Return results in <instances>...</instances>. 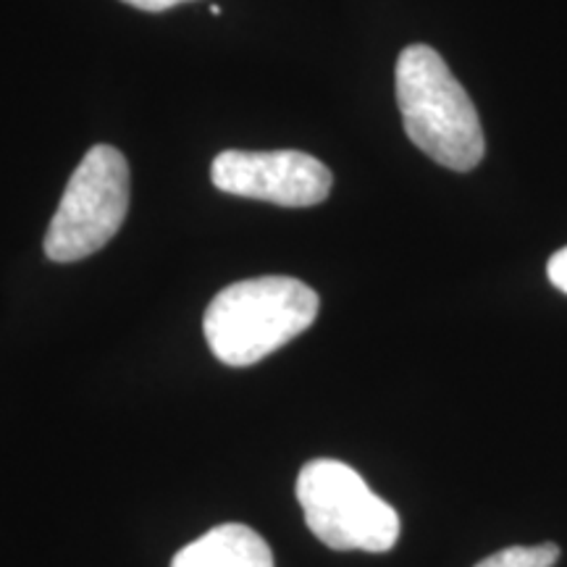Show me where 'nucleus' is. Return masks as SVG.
<instances>
[{
    "mask_svg": "<svg viewBox=\"0 0 567 567\" xmlns=\"http://www.w3.org/2000/svg\"><path fill=\"white\" fill-rule=\"evenodd\" d=\"M305 523L337 551H389L400 538V515L371 492L354 467L318 457L302 465L295 486Z\"/></svg>",
    "mask_w": 567,
    "mask_h": 567,
    "instance_id": "7ed1b4c3",
    "label": "nucleus"
},
{
    "mask_svg": "<svg viewBox=\"0 0 567 567\" xmlns=\"http://www.w3.org/2000/svg\"><path fill=\"white\" fill-rule=\"evenodd\" d=\"M557 559V544H538V547H507L481 559L476 567H555Z\"/></svg>",
    "mask_w": 567,
    "mask_h": 567,
    "instance_id": "0eeeda50",
    "label": "nucleus"
},
{
    "mask_svg": "<svg viewBox=\"0 0 567 567\" xmlns=\"http://www.w3.org/2000/svg\"><path fill=\"white\" fill-rule=\"evenodd\" d=\"M132 176L113 145L90 147L74 168L45 234V255L55 264L90 258L116 237L130 210Z\"/></svg>",
    "mask_w": 567,
    "mask_h": 567,
    "instance_id": "20e7f679",
    "label": "nucleus"
},
{
    "mask_svg": "<svg viewBox=\"0 0 567 567\" xmlns=\"http://www.w3.org/2000/svg\"><path fill=\"white\" fill-rule=\"evenodd\" d=\"M547 276H549V281L559 289V292L567 295V247H563V250H557L555 255H551L549 266H547Z\"/></svg>",
    "mask_w": 567,
    "mask_h": 567,
    "instance_id": "6e6552de",
    "label": "nucleus"
},
{
    "mask_svg": "<svg viewBox=\"0 0 567 567\" xmlns=\"http://www.w3.org/2000/svg\"><path fill=\"white\" fill-rule=\"evenodd\" d=\"M122 3L134 6V9H140V11L158 13V11L174 9V6H179V3H193V0H122Z\"/></svg>",
    "mask_w": 567,
    "mask_h": 567,
    "instance_id": "1a4fd4ad",
    "label": "nucleus"
},
{
    "mask_svg": "<svg viewBox=\"0 0 567 567\" xmlns=\"http://www.w3.org/2000/svg\"><path fill=\"white\" fill-rule=\"evenodd\" d=\"M210 179L226 195L281 208H310L323 203L334 184L329 166L300 151H224L213 161Z\"/></svg>",
    "mask_w": 567,
    "mask_h": 567,
    "instance_id": "39448f33",
    "label": "nucleus"
},
{
    "mask_svg": "<svg viewBox=\"0 0 567 567\" xmlns=\"http://www.w3.org/2000/svg\"><path fill=\"white\" fill-rule=\"evenodd\" d=\"M172 567H274V555L258 530L224 523L176 551Z\"/></svg>",
    "mask_w": 567,
    "mask_h": 567,
    "instance_id": "423d86ee",
    "label": "nucleus"
},
{
    "mask_svg": "<svg viewBox=\"0 0 567 567\" xmlns=\"http://www.w3.org/2000/svg\"><path fill=\"white\" fill-rule=\"evenodd\" d=\"M396 103L417 151L452 172H473L486 153L484 130L471 95L429 45H410L394 71Z\"/></svg>",
    "mask_w": 567,
    "mask_h": 567,
    "instance_id": "f03ea898",
    "label": "nucleus"
},
{
    "mask_svg": "<svg viewBox=\"0 0 567 567\" xmlns=\"http://www.w3.org/2000/svg\"><path fill=\"white\" fill-rule=\"evenodd\" d=\"M318 308L316 289L292 276L237 281L213 297L205 310V342L224 365H255L308 331Z\"/></svg>",
    "mask_w": 567,
    "mask_h": 567,
    "instance_id": "f257e3e1",
    "label": "nucleus"
}]
</instances>
